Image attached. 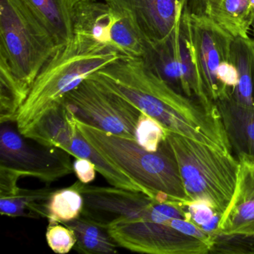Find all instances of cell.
Returning <instances> with one entry per match:
<instances>
[{
	"mask_svg": "<svg viewBox=\"0 0 254 254\" xmlns=\"http://www.w3.org/2000/svg\"><path fill=\"white\" fill-rule=\"evenodd\" d=\"M84 199L75 184L53 191L47 205V219L53 222H69L82 215Z\"/></svg>",
	"mask_w": 254,
	"mask_h": 254,
	"instance_id": "cell-22",
	"label": "cell"
},
{
	"mask_svg": "<svg viewBox=\"0 0 254 254\" xmlns=\"http://www.w3.org/2000/svg\"><path fill=\"white\" fill-rule=\"evenodd\" d=\"M52 147L62 148L75 158L90 160L96 166L97 172L113 187L145 193L133 180L110 163L86 140L78 130L75 116L72 114L55 133Z\"/></svg>",
	"mask_w": 254,
	"mask_h": 254,
	"instance_id": "cell-14",
	"label": "cell"
},
{
	"mask_svg": "<svg viewBox=\"0 0 254 254\" xmlns=\"http://www.w3.org/2000/svg\"><path fill=\"white\" fill-rule=\"evenodd\" d=\"M64 104L78 120L108 133L135 139L142 112L92 75L69 93Z\"/></svg>",
	"mask_w": 254,
	"mask_h": 254,
	"instance_id": "cell-7",
	"label": "cell"
},
{
	"mask_svg": "<svg viewBox=\"0 0 254 254\" xmlns=\"http://www.w3.org/2000/svg\"><path fill=\"white\" fill-rule=\"evenodd\" d=\"M75 118L86 140L133 180L145 194L160 202L190 203L166 136L157 151H147L136 139L108 133Z\"/></svg>",
	"mask_w": 254,
	"mask_h": 254,
	"instance_id": "cell-3",
	"label": "cell"
},
{
	"mask_svg": "<svg viewBox=\"0 0 254 254\" xmlns=\"http://www.w3.org/2000/svg\"><path fill=\"white\" fill-rule=\"evenodd\" d=\"M29 92L10 72L6 65L0 62V123H16L20 108Z\"/></svg>",
	"mask_w": 254,
	"mask_h": 254,
	"instance_id": "cell-21",
	"label": "cell"
},
{
	"mask_svg": "<svg viewBox=\"0 0 254 254\" xmlns=\"http://www.w3.org/2000/svg\"><path fill=\"white\" fill-rule=\"evenodd\" d=\"M190 10L202 13L233 38H248L254 20V0H190Z\"/></svg>",
	"mask_w": 254,
	"mask_h": 254,
	"instance_id": "cell-15",
	"label": "cell"
},
{
	"mask_svg": "<svg viewBox=\"0 0 254 254\" xmlns=\"http://www.w3.org/2000/svg\"><path fill=\"white\" fill-rule=\"evenodd\" d=\"M72 229L76 236L74 249L85 254H113L118 252L119 245L110 235L108 229L89 217L79 218L64 223Z\"/></svg>",
	"mask_w": 254,
	"mask_h": 254,
	"instance_id": "cell-19",
	"label": "cell"
},
{
	"mask_svg": "<svg viewBox=\"0 0 254 254\" xmlns=\"http://www.w3.org/2000/svg\"><path fill=\"white\" fill-rule=\"evenodd\" d=\"M74 34L106 46L121 57L145 59L148 44L132 23L105 2L90 0L74 7Z\"/></svg>",
	"mask_w": 254,
	"mask_h": 254,
	"instance_id": "cell-9",
	"label": "cell"
},
{
	"mask_svg": "<svg viewBox=\"0 0 254 254\" xmlns=\"http://www.w3.org/2000/svg\"><path fill=\"white\" fill-rule=\"evenodd\" d=\"M49 247L56 254H66L73 249L77 239L72 229L62 223L49 221L46 233Z\"/></svg>",
	"mask_w": 254,
	"mask_h": 254,
	"instance_id": "cell-25",
	"label": "cell"
},
{
	"mask_svg": "<svg viewBox=\"0 0 254 254\" xmlns=\"http://www.w3.org/2000/svg\"><path fill=\"white\" fill-rule=\"evenodd\" d=\"M92 76L167 131L232 153L216 104L178 93L144 59L120 57Z\"/></svg>",
	"mask_w": 254,
	"mask_h": 254,
	"instance_id": "cell-1",
	"label": "cell"
},
{
	"mask_svg": "<svg viewBox=\"0 0 254 254\" xmlns=\"http://www.w3.org/2000/svg\"><path fill=\"white\" fill-rule=\"evenodd\" d=\"M183 206L188 220L216 239L217 235L219 234L218 224L221 215L212 206L201 202H191Z\"/></svg>",
	"mask_w": 254,
	"mask_h": 254,
	"instance_id": "cell-24",
	"label": "cell"
},
{
	"mask_svg": "<svg viewBox=\"0 0 254 254\" xmlns=\"http://www.w3.org/2000/svg\"><path fill=\"white\" fill-rule=\"evenodd\" d=\"M88 1H90V0H69V2H70L71 5H72V7L76 6L78 4L82 3V2H88Z\"/></svg>",
	"mask_w": 254,
	"mask_h": 254,
	"instance_id": "cell-28",
	"label": "cell"
},
{
	"mask_svg": "<svg viewBox=\"0 0 254 254\" xmlns=\"http://www.w3.org/2000/svg\"><path fill=\"white\" fill-rule=\"evenodd\" d=\"M21 175L16 171L0 166V197H10L14 195L20 190L19 180Z\"/></svg>",
	"mask_w": 254,
	"mask_h": 254,
	"instance_id": "cell-26",
	"label": "cell"
},
{
	"mask_svg": "<svg viewBox=\"0 0 254 254\" xmlns=\"http://www.w3.org/2000/svg\"><path fill=\"white\" fill-rule=\"evenodd\" d=\"M218 233L254 237V161L239 160L236 189L220 220Z\"/></svg>",
	"mask_w": 254,
	"mask_h": 254,
	"instance_id": "cell-13",
	"label": "cell"
},
{
	"mask_svg": "<svg viewBox=\"0 0 254 254\" xmlns=\"http://www.w3.org/2000/svg\"><path fill=\"white\" fill-rule=\"evenodd\" d=\"M59 47L20 0H0V62L29 93Z\"/></svg>",
	"mask_w": 254,
	"mask_h": 254,
	"instance_id": "cell-5",
	"label": "cell"
},
{
	"mask_svg": "<svg viewBox=\"0 0 254 254\" xmlns=\"http://www.w3.org/2000/svg\"><path fill=\"white\" fill-rule=\"evenodd\" d=\"M251 31H252L253 33H254V22H253L252 27H251Z\"/></svg>",
	"mask_w": 254,
	"mask_h": 254,
	"instance_id": "cell-29",
	"label": "cell"
},
{
	"mask_svg": "<svg viewBox=\"0 0 254 254\" xmlns=\"http://www.w3.org/2000/svg\"><path fill=\"white\" fill-rule=\"evenodd\" d=\"M189 19L199 75L206 96L216 104L228 99L227 88L236 77L230 59L233 38L202 13L190 8Z\"/></svg>",
	"mask_w": 254,
	"mask_h": 254,
	"instance_id": "cell-8",
	"label": "cell"
},
{
	"mask_svg": "<svg viewBox=\"0 0 254 254\" xmlns=\"http://www.w3.org/2000/svg\"><path fill=\"white\" fill-rule=\"evenodd\" d=\"M55 190L49 187L37 190L20 188L14 195L0 197L1 215L47 218V203Z\"/></svg>",
	"mask_w": 254,
	"mask_h": 254,
	"instance_id": "cell-20",
	"label": "cell"
},
{
	"mask_svg": "<svg viewBox=\"0 0 254 254\" xmlns=\"http://www.w3.org/2000/svg\"><path fill=\"white\" fill-rule=\"evenodd\" d=\"M216 105L232 151L239 160L254 161V105L245 106L230 99Z\"/></svg>",
	"mask_w": 254,
	"mask_h": 254,
	"instance_id": "cell-16",
	"label": "cell"
},
{
	"mask_svg": "<svg viewBox=\"0 0 254 254\" xmlns=\"http://www.w3.org/2000/svg\"><path fill=\"white\" fill-rule=\"evenodd\" d=\"M230 59L236 68L238 82L229 99L245 106L254 105V41L236 38L232 41Z\"/></svg>",
	"mask_w": 254,
	"mask_h": 254,
	"instance_id": "cell-18",
	"label": "cell"
},
{
	"mask_svg": "<svg viewBox=\"0 0 254 254\" xmlns=\"http://www.w3.org/2000/svg\"><path fill=\"white\" fill-rule=\"evenodd\" d=\"M0 132V166L10 168L22 178L32 177L50 185L74 172L70 154L56 147L32 145L6 123Z\"/></svg>",
	"mask_w": 254,
	"mask_h": 254,
	"instance_id": "cell-11",
	"label": "cell"
},
{
	"mask_svg": "<svg viewBox=\"0 0 254 254\" xmlns=\"http://www.w3.org/2000/svg\"><path fill=\"white\" fill-rule=\"evenodd\" d=\"M187 197L212 206L222 216L237 182L239 160L207 144L166 130Z\"/></svg>",
	"mask_w": 254,
	"mask_h": 254,
	"instance_id": "cell-4",
	"label": "cell"
},
{
	"mask_svg": "<svg viewBox=\"0 0 254 254\" xmlns=\"http://www.w3.org/2000/svg\"><path fill=\"white\" fill-rule=\"evenodd\" d=\"M47 29L58 46L68 44L74 36L73 10L69 0H20Z\"/></svg>",
	"mask_w": 254,
	"mask_h": 254,
	"instance_id": "cell-17",
	"label": "cell"
},
{
	"mask_svg": "<svg viewBox=\"0 0 254 254\" xmlns=\"http://www.w3.org/2000/svg\"><path fill=\"white\" fill-rule=\"evenodd\" d=\"M126 17L149 45L169 38L190 0H104Z\"/></svg>",
	"mask_w": 254,
	"mask_h": 254,
	"instance_id": "cell-12",
	"label": "cell"
},
{
	"mask_svg": "<svg viewBox=\"0 0 254 254\" xmlns=\"http://www.w3.org/2000/svg\"><path fill=\"white\" fill-rule=\"evenodd\" d=\"M120 57L106 46L74 34L68 44L59 47L37 76L16 120L18 132L23 134L46 112L62 105L84 80Z\"/></svg>",
	"mask_w": 254,
	"mask_h": 254,
	"instance_id": "cell-2",
	"label": "cell"
},
{
	"mask_svg": "<svg viewBox=\"0 0 254 254\" xmlns=\"http://www.w3.org/2000/svg\"><path fill=\"white\" fill-rule=\"evenodd\" d=\"M170 221V220H169ZM165 222L116 219L107 229L119 246L133 252L151 254H206L214 246L183 233Z\"/></svg>",
	"mask_w": 254,
	"mask_h": 254,
	"instance_id": "cell-10",
	"label": "cell"
},
{
	"mask_svg": "<svg viewBox=\"0 0 254 254\" xmlns=\"http://www.w3.org/2000/svg\"><path fill=\"white\" fill-rule=\"evenodd\" d=\"M73 169L78 181L83 184H89L96 178V166L87 159L76 158L73 163Z\"/></svg>",
	"mask_w": 254,
	"mask_h": 254,
	"instance_id": "cell-27",
	"label": "cell"
},
{
	"mask_svg": "<svg viewBox=\"0 0 254 254\" xmlns=\"http://www.w3.org/2000/svg\"><path fill=\"white\" fill-rule=\"evenodd\" d=\"M75 187L84 199L82 215L108 227L116 219L146 220L165 222L187 219L182 204L160 202L140 191L118 187H96L77 181Z\"/></svg>",
	"mask_w": 254,
	"mask_h": 254,
	"instance_id": "cell-6",
	"label": "cell"
},
{
	"mask_svg": "<svg viewBox=\"0 0 254 254\" xmlns=\"http://www.w3.org/2000/svg\"><path fill=\"white\" fill-rule=\"evenodd\" d=\"M166 130L154 119L141 113L135 133V139L144 149L157 151L166 138Z\"/></svg>",
	"mask_w": 254,
	"mask_h": 254,
	"instance_id": "cell-23",
	"label": "cell"
}]
</instances>
